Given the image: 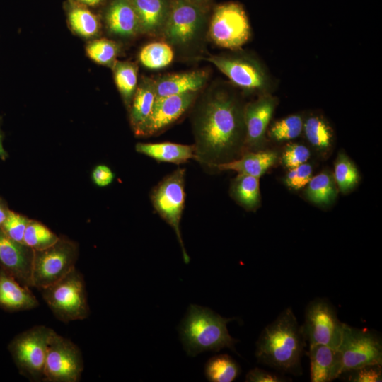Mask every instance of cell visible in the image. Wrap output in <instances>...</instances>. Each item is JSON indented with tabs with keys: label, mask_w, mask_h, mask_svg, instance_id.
Instances as JSON below:
<instances>
[{
	"label": "cell",
	"mask_w": 382,
	"mask_h": 382,
	"mask_svg": "<svg viewBox=\"0 0 382 382\" xmlns=\"http://www.w3.org/2000/svg\"><path fill=\"white\" fill-rule=\"evenodd\" d=\"M333 177L337 188L343 193L353 189L359 181V173L357 167L344 153L337 156Z\"/></svg>",
	"instance_id": "cell-35"
},
{
	"label": "cell",
	"mask_w": 382,
	"mask_h": 382,
	"mask_svg": "<svg viewBox=\"0 0 382 382\" xmlns=\"http://www.w3.org/2000/svg\"><path fill=\"white\" fill-rule=\"evenodd\" d=\"M277 158L273 151L249 152L241 158L214 165L212 168L219 170H233L238 174L251 175L260 178L271 166Z\"/></svg>",
	"instance_id": "cell-23"
},
{
	"label": "cell",
	"mask_w": 382,
	"mask_h": 382,
	"mask_svg": "<svg viewBox=\"0 0 382 382\" xmlns=\"http://www.w3.org/2000/svg\"><path fill=\"white\" fill-rule=\"evenodd\" d=\"M173 47L166 42H154L144 46L139 52L141 64L151 69H158L169 65L173 60Z\"/></svg>",
	"instance_id": "cell-31"
},
{
	"label": "cell",
	"mask_w": 382,
	"mask_h": 382,
	"mask_svg": "<svg viewBox=\"0 0 382 382\" xmlns=\"http://www.w3.org/2000/svg\"><path fill=\"white\" fill-rule=\"evenodd\" d=\"M303 118L301 114H292L278 120L268 127L267 135L276 141L294 139L303 132Z\"/></svg>",
	"instance_id": "cell-33"
},
{
	"label": "cell",
	"mask_w": 382,
	"mask_h": 382,
	"mask_svg": "<svg viewBox=\"0 0 382 382\" xmlns=\"http://www.w3.org/2000/svg\"><path fill=\"white\" fill-rule=\"evenodd\" d=\"M111 69L116 87L129 109L138 85L137 65L129 61L117 60Z\"/></svg>",
	"instance_id": "cell-27"
},
{
	"label": "cell",
	"mask_w": 382,
	"mask_h": 382,
	"mask_svg": "<svg viewBox=\"0 0 382 382\" xmlns=\"http://www.w3.org/2000/svg\"><path fill=\"white\" fill-rule=\"evenodd\" d=\"M54 332L47 326L35 325L16 335L8 345L20 374L30 381H43L46 355Z\"/></svg>",
	"instance_id": "cell-7"
},
{
	"label": "cell",
	"mask_w": 382,
	"mask_h": 382,
	"mask_svg": "<svg viewBox=\"0 0 382 382\" xmlns=\"http://www.w3.org/2000/svg\"><path fill=\"white\" fill-rule=\"evenodd\" d=\"M9 211L6 202L0 197V226L6 219Z\"/></svg>",
	"instance_id": "cell-42"
},
{
	"label": "cell",
	"mask_w": 382,
	"mask_h": 382,
	"mask_svg": "<svg viewBox=\"0 0 382 382\" xmlns=\"http://www.w3.org/2000/svg\"><path fill=\"white\" fill-rule=\"evenodd\" d=\"M235 318H224L209 308L191 304L181 321L179 332L187 354L219 352L228 348L236 352L238 340L231 336L227 324Z\"/></svg>",
	"instance_id": "cell-3"
},
{
	"label": "cell",
	"mask_w": 382,
	"mask_h": 382,
	"mask_svg": "<svg viewBox=\"0 0 382 382\" xmlns=\"http://www.w3.org/2000/svg\"><path fill=\"white\" fill-rule=\"evenodd\" d=\"M204 374L212 382H231L241 374L238 364L228 354L212 357L205 364Z\"/></svg>",
	"instance_id": "cell-30"
},
{
	"label": "cell",
	"mask_w": 382,
	"mask_h": 382,
	"mask_svg": "<svg viewBox=\"0 0 382 382\" xmlns=\"http://www.w3.org/2000/svg\"><path fill=\"white\" fill-rule=\"evenodd\" d=\"M197 95L198 92H188L157 98L149 117L134 134L149 137L162 132L190 109Z\"/></svg>",
	"instance_id": "cell-14"
},
{
	"label": "cell",
	"mask_w": 382,
	"mask_h": 382,
	"mask_svg": "<svg viewBox=\"0 0 382 382\" xmlns=\"http://www.w3.org/2000/svg\"><path fill=\"white\" fill-rule=\"evenodd\" d=\"M64 9L70 29L76 35L90 40L100 35V21L89 8L67 0L64 3Z\"/></svg>",
	"instance_id": "cell-24"
},
{
	"label": "cell",
	"mask_w": 382,
	"mask_h": 382,
	"mask_svg": "<svg viewBox=\"0 0 382 382\" xmlns=\"http://www.w3.org/2000/svg\"><path fill=\"white\" fill-rule=\"evenodd\" d=\"M230 194L245 209L255 210L260 203L259 178L238 174L232 181Z\"/></svg>",
	"instance_id": "cell-26"
},
{
	"label": "cell",
	"mask_w": 382,
	"mask_h": 382,
	"mask_svg": "<svg viewBox=\"0 0 382 382\" xmlns=\"http://www.w3.org/2000/svg\"><path fill=\"white\" fill-rule=\"evenodd\" d=\"M59 236L41 222L30 219L24 233L23 243L34 250L53 245Z\"/></svg>",
	"instance_id": "cell-34"
},
{
	"label": "cell",
	"mask_w": 382,
	"mask_h": 382,
	"mask_svg": "<svg viewBox=\"0 0 382 382\" xmlns=\"http://www.w3.org/2000/svg\"><path fill=\"white\" fill-rule=\"evenodd\" d=\"M311 381L330 382L342 374L340 352L324 345H309Z\"/></svg>",
	"instance_id": "cell-18"
},
{
	"label": "cell",
	"mask_w": 382,
	"mask_h": 382,
	"mask_svg": "<svg viewBox=\"0 0 382 382\" xmlns=\"http://www.w3.org/2000/svg\"><path fill=\"white\" fill-rule=\"evenodd\" d=\"M342 362V374L369 364H382V342L374 330L344 323L337 348Z\"/></svg>",
	"instance_id": "cell-12"
},
{
	"label": "cell",
	"mask_w": 382,
	"mask_h": 382,
	"mask_svg": "<svg viewBox=\"0 0 382 382\" xmlns=\"http://www.w3.org/2000/svg\"><path fill=\"white\" fill-rule=\"evenodd\" d=\"M78 257L77 243L64 236L47 248L34 250L33 287L40 290L64 277L76 268Z\"/></svg>",
	"instance_id": "cell-8"
},
{
	"label": "cell",
	"mask_w": 382,
	"mask_h": 382,
	"mask_svg": "<svg viewBox=\"0 0 382 382\" xmlns=\"http://www.w3.org/2000/svg\"><path fill=\"white\" fill-rule=\"evenodd\" d=\"M345 323L338 318L337 311L325 298H316L306 306L303 335L309 345H324L337 349Z\"/></svg>",
	"instance_id": "cell-11"
},
{
	"label": "cell",
	"mask_w": 382,
	"mask_h": 382,
	"mask_svg": "<svg viewBox=\"0 0 382 382\" xmlns=\"http://www.w3.org/2000/svg\"><path fill=\"white\" fill-rule=\"evenodd\" d=\"M185 170L179 168L166 176L152 190L151 200L159 216L175 233L181 248L184 262L190 257L185 248L180 231V220L185 205Z\"/></svg>",
	"instance_id": "cell-10"
},
{
	"label": "cell",
	"mask_w": 382,
	"mask_h": 382,
	"mask_svg": "<svg viewBox=\"0 0 382 382\" xmlns=\"http://www.w3.org/2000/svg\"><path fill=\"white\" fill-rule=\"evenodd\" d=\"M40 291L44 301L59 320L66 323L88 316L90 309L84 278L76 268Z\"/></svg>",
	"instance_id": "cell-6"
},
{
	"label": "cell",
	"mask_w": 382,
	"mask_h": 382,
	"mask_svg": "<svg viewBox=\"0 0 382 382\" xmlns=\"http://www.w3.org/2000/svg\"><path fill=\"white\" fill-rule=\"evenodd\" d=\"M302 132L310 144L318 150H326L332 144L333 130L326 119L319 114L303 118Z\"/></svg>",
	"instance_id": "cell-28"
},
{
	"label": "cell",
	"mask_w": 382,
	"mask_h": 382,
	"mask_svg": "<svg viewBox=\"0 0 382 382\" xmlns=\"http://www.w3.org/2000/svg\"><path fill=\"white\" fill-rule=\"evenodd\" d=\"M207 70L170 74L155 79L156 99L188 92H199L207 83Z\"/></svg>",
	"instance_id": "cell-19"
},
{
	"label": "cell",
	"mask_w": 382,
	"mask_h": 382,
	"mask_svg": "<svg viewBox=\"0 0 382 382\" xmlns=\"http://www.w3.org/2000/svg\"><path fill=\"white\" fill-rule=\"evenodd\" d=\"M199 6L209 9L212 0H187Z\"/></svg>",
	"instance_id": "cell-45"
},
{
	"label": "cell",
	"mask_w": 382,
	"mask_h": 382,
	"mask_svg": "<svg viewBox=\"0 0 382 382\" xmlns=\"http://www.w3.org/2000/svg\"><path fill=\"white\" fill-rule=\"evenodd\" d=\"M207 25V8L187 0H171L161 33L172 47L189 50L203 40Z\"/></svg>",
	"instance_id": "cell-5"
},
{
	"label": "cell",
	"mask_w": 382,
	"mask_h": 382,
	"mask_svg": "<svg viewBox=\"0 0 382 382\" xmlns=\"http://www.w3.org/2000/svg\"><path fill=\"white\" fill-rule=\"evenodd\" d=\"M284 377L259 368H255L248 371L245 376L247 382H282L286 381Z\"/></svg>",
	"instance_id": "cell-40"
},
{
	"label": "cell",
	"mask_w": 382,
	"mask_h": 382,
	"mask_svg": "<svg viewBox=\"0 0 382 382\" xmlns=\"http://www.w3.org/2000/svg\"><path fill=\"white\" fill-rule=\"evenodd\" d=\"M277 104L278 98L272 93L258 96L254 100L245 104L244 145L255 149L262 144Z\"/></svg>",
	"instance_id": "cell-15"
},
{
	"label": "cell",
	"mask_w": 382,
	"mask_h": 382,
	"mask_svg": "<svg viewBox=\"0 0 382 382\" xmlns=\"http://www.w3.org/2000/svg\"><path fill=\"white\" fill-rule=\"evenodd\" d=\"M306 345L302 327L288 307L262 330L255 354L258 363L281 372L301 375Z\"/></svg>",
	"instance_id": "cell-2"
},
{
	"label": "cell",
	"mask_w": 382,
	"mask_h": 382,
	"mask_svg": "<svg viewBox=\"0 0 382 382\" xmlns=\"http://www.w3.org/2000/svg\"><path fill=\"white\" fill-rule=\"evenodd\" d=\"M120 45L112 40L95 38L86 45L87 56L96 63L112 68L120 54Z\"/></svg>",
	"instance_id": "cell-32"
},
{
	"label": "cell",
	"mask_w": 382,
	"mask_h": 382,
	"mask_svg": "<svg viewBox=\"0 0 382 382\" xmlns=\"http://www.w3.org/2000/svg\"><path fill=\"white\" fill-rule=\"evenodd\" d=\"M137 152L156 161L180 164L195 156V146L173 142L137 143Z\"/></svg>",
	"instance_id": "cell-25"
},
{
	"label": "cell",
	"mask_w": 382,
	"mask_h": 382,
	"mask_svg": "<svg viewBox=\"0 0 382 382\" xmlns=\"http://www.w3.org/2000/svg\"><path fill=\"white\" fill-rule=\"evenodd\" d=\"M83 370V360L79 347L54 331L46 355L43 381L78 382Z\"/></svg>",
	"instance_id": "cell-13"
},
{
	"label": "cell",
	"mask_w": 382,
	"mask_h": 382,
	"mask_svg": "<svg viewBox=\"0 0 382 382\" xmlns=\"http://www.w3.org/2000/svg\"><path fill=\"white\" fill-rule=\"evenodd\" d=\"M208 33L215 45L229 50L242 48L252 36L248 15L243 6L235 1L214 7L209 18Z\"/></svg>",
	"instance_id": "cell-9"
},
{
	"label": "cell",
	"mask_w": 382,
	"mask_h": 382,
	"mask_svg": "<svg viewBox=\"0 0 382 382\" xmlns=\"http://www.w3.org/2000/svg\"><path fill=\"white\" fill-rule=\"evenodd\" d=\"M136 11L139 33L156 35L161 33L167 19L171 0H132Z\"/></svg>",
	"instance_id": "cell-21"
},
{
	"label": "cell",
	"mask_w": 382,
	"mask_h": 382,
	"mask_svg": "<svg viewBox=\"0 0 382 382\" xmlns=\"http://www.w3.org/2000/svg\"><path fill=\"white\" fill-rule=\"evenodd\" d=\"M312 166L307 163L289 169L286 173L284 183L293 190H299L306 186L312 178Z\"/></svg>",
	"instance_id": "cell-38"
},
{
	"label": "cell",
	"mask_w": 382,
	"mask_h": 382,
	"mask_svg": "<svg viewBox=\"0 0 382 382\" xmlns=\"http://www.w3.org/2000/svg\"><path fill=\"white\" fill-rule=\"evenodd\" d=\"M232 83H212L194 108L195 158L210 168L231 161L245 143V104Z\"/></svg>",
	"instance_id": "cell-1"
},
{
	"label": "cell",
	"mask_w": 382,
	"mask_h": 382,
	"mask_svg": "<svg viewBox=\"0 0 382 382\" xmlns=\"http://www.w3.org/2000/svg\"><path fill=\"white\" fill-rule=\"evenodd\" d=\"M39 306L30 288L20 284L0 267V308L8 312L33 309Z\"/></svg>",
	"instance_id": "cell-20"
},
{
	"label": "cell",
	"mask_w": 382,
	"mask_h": 382,
	"mask_svg": "<svg viewBox=\"0 0 382 382\" xmlns=\"http://www.w3.org/2000/svg\"><path fill=\"white\" fill-rule=\"evenodd\" d=\"M214 65L235 87L257 96L273 93L277 80L255 53L241 48L202 57Z\"/></svg>",
	"instance_id": "cell-4"
},
{
	"label": "cell",
	"mask_w": 382,
	"mask_h": 382,
	"mask_svg": "<svg viewBox=\"0 0 382 382\" xmlns=\"http://www.w3.org/2000/svg\"><path fill=\"white\" fill-rule=\"evenodd\" d=\"M346 373H349L347 378L348 381L378 382L382 381L381 364L366 365Z\"/></svg>",
	"instance_id": "cell-39"
},
{
	"label": "cell",
	"mask_w": 382,
	"mask_h": 382,
	"mask_svg": "<svg viewBox=\"0 0 382 382\" xmlns=\"http://www.w3.org/2000/svg\"><path fill=\"white\" fill-rule=\"evenodd\" d=\"M34 250L9 238L0 227V267L24 286L33 287L32 281Z\"/></svg>",
	"instance_id": "cell-16"
},
{
	"label": "cell",
	"mask_w": 382,
	"mask_h": 382,
	"mask_svg": "<svg viewBox=\"0 0 382 382\" xmlns=\"http://www.w3.org/2000/svg\"><path fill=\"white\" fill-rule=\"evenodd\" d=\"M337 193L336 183L329 172H321L312 177L306 185V197L316 204L327 205L331 203Z\"/></svg>",
	"instance_id": "cell-29"
},
{
	"label": "cell",
	"mask_w": 382,
	"mask_h": 382,
	"mask_svg": "<svg viewBox=\"0 0 382 382\" xmlns=\"http://www.w3.org/2000/svg\"><path fill=\"white\" fill-rule=\"evenodd\" d=\"M310 155V151L305 145L290 143L284 148L281 161L284 166L291 169L306 163Z\"/></svg>",
	"instance_id": "cell-37"
},
{
	"label": "cell",
	"mask_w": 382,
	"mask_h": 382,
	"mask_svg": "<svg viewBox=\"0 0 382 382\" xmlns=\"http://www.w3.org/2000/svg\"><path fill=\"white\" fill-rule=\"evenodd\" d=\"M79 4L83 5L88 8L96 7L103 3L105 0H71Z\"/></svg>",
	"instance_id": "cell-43"
},
{
	"label": "cell",
	"mask_w": 382,
	"mask_h": 382,
	"mask_svg": "<svg viewBox=\"0 0 382 382\" xmlns=\"http://www.w3.org/2000/svg\"><path fill=\"white\" fill-rule=\"evenodd\" d=\"M103 20L108 31L112 35L131 38L140 33L132 0H111L104 11Z\"/></svg>",
	"instance_id": "cell-17"
},
{
	"label": "cell",
	"mask_w": 382,
	"mask_h": 382,
	"mask_svg": "<svg viewBox=\"0 0 382 382\" xmlns=\"http://www.w3.org/2000/svg\"><path fill=\"white\" fill-rule=\"evenodd\" d=\"M1 118L0 117V159L2 161L6 160L8 158V154L4 147L3 139L4 135L1 129Z\"/></svg>",
	"instance_id": "cell-44"
},
{
	"label": "cell",
	"mask_w": 382,
	"mask_h": 382,
	"mask_svg": "<svg viewBox=\"0 0 382 382\" xmlns=\"http://www.w3.org/2000/svg\"><path fill=\"white\" fill-rule=\"evenodd\" d=\"M115 175L112 170L105 165L96 166L92 173L91 179L98 187H106L113 181Z\"/></svg>",
	"instance_id": "cell-41"
},
{
	"label": "cell",
	"mask_w": 382,
	"mask_h": 382,
	"mask_svg": "<svg viewBox=\"0 0 382 382\" xmlns=\"http://www.w3.org/2000/svg\"><path fill=\"white\" fill-rule=\"evenodd\" d=\"M156 100L155 79L141 77L128 109L129 123L134 133L149 117Z\"/></svg>",
	"instance_id": "cell-22"
},
{
	"label": "cell",
	"mask_w": 382,
	"mask_h": 382,
	"mask_svg": "<svg viewBox=\"0 0 382 382\" xmlns=\"http://www.w3.org/2000/svg\"><path fill=\"white\" fill-rule=\"evenodd\" d=\"M30 220L27 216L10 209L0 227L9 238L23 243L24 233Z\"/></svg>",
	"instance_id": "cell-36"
}]
</instances>
